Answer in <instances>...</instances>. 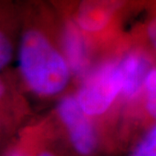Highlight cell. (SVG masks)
I'll return each mask as SVG.
<instances>
[{"label":"cell","instance_id":"cell-1","mask_svg":"<svg viewBox=\"0 0 156 156\" xmlns=\"http://www.w3.org/2000/svg\"><path fill=\"white\" fill-rule=\"evenodd\" d=\"M18 62L23 78L37 95L59 94L69 83L71 71L65 56L37 30L30 29L23 35Z\"/></svg>","mask_w":156,"mask_h":156},{"label":"cell","instance_id":"cell-2","mask_svg":"<svg viewBox=\"0 0 156 156\" xmlns=\"http://www.w3.org/2000/svg\"><path fill=\"white\" fill-rule=\"evenodd\" d=\"M58 128L71 156H103L111 146L99 126L80 106L76 97L67 95L56 109Z\"/></svg>","mask_w":156,"mask_h":156},{"label":"cell","instance_id":"cell-3","mask_svg":"<svg viewBox=\"0 0 156 156\" xmlns=\"http://www.w3.org/2000/svg\"><path fill=\"white\" fill-rule=\"evenodd\" d=\"M122 73L120 62L101 64L89 73L79 88L76 99L80 106L101 131V118L106 115L118 95L122 94Z\"/></svg>","mask_w":156,"mask_h":156},{"label":"cell","instance_id":"cell-4","mask_svg":"<svg viewBox=\"0 0 156 156\" xmlns=\"http://www.w3.org/2000/svg\"><path fill=\"white\" fill-rule=\"evenodd\" d=\"M122 73V94L126 99H133L144 89L146 79L154 66L153 58L142 50L129 52L120 61Z\"/></svg>","mask_w":156,"mask_h":156},{"label":"cell","instance_id":"cell-5","mask_svg":"<svg viewBox=\"0 0 156 156\" xmlns=\"http://www.w3.org/2000/svg\"><path fill=\"white\" fill-rule=\"evenodd\" d=\"M128 0H80L76 22L83 30L97 32L106 28Z\"/></svg>","mask_w":156,"mask_h":156},{"label":"cell","instance_id":"cell-6","mask_svg":"<svg viewBox=\"0 0 156 156\" xmlns=\"http://www.w3.org/2000/svg\"><path fill=\"white\" fill-rule=\"evenodd\" d=\"M82 30L76 20H69L62 32L64 56L70 71L77 76H83L89 63L87 43Z\"/></svg>","mask_w":156,"mask_h":156},{"label":"cell","instance_id":"cell-7","mask_svg":"<svg viewBox=\"0 0 156 156\" xmlns=\"http://www.w3.org/2000/svg\"><path fill=\"white\" fill-rule=\"evenodd\" d=\"M56 140L49 128L37 127L25 132L18 143L25 156H71Z\"/></svg>","mask_w":156,"mask_h":156},{"label":"cell","instance_id":"cell-8","mask_svg":"<svg viewBox=\"0 0 156 156\" xmlns=\"http://www.w3.org/2000/svg\"><path fill=\"white\" fill-rule=\"evenodd\" d=\"M145 101L143 112L136 121V137L156 123V66L154 65L146 79L144 85Z\"/></svg>","mask_w":156,"mask_h":156},{"label":"cell","instance_id":"cell-9","mask_svg":"<svg viewBox=\"0 0 156 156\" xmlns=\"http://www.w3.org/2000/svg\"><path fill=\"white\" fill-rule=\"evenodd\" d=\"M126 156H156V123L133 140Z\"/></svg>","mask_w":156,"mask_h":156},{"label":"cell","instance_id":"cell-10","mask_svg":"<svg viewBox=\"0 0 156 156\" xmlns=\"http://www.w3.org/2000/svg\"><path fill=\"white\" fill-rule=\"evenodd\" d=\"M12 44L10 37L4 31L0 35V68L5 69L10 63L12 58Z\"/></svg>","mask_w":156,"mask_h":156},{"label":"cell","instance_id":"cell-11","mask_svg":"<svg viewBox=\"0 0 156 156\" xmlns=\"http://www.w3.org/2000/svg\"><path fill=\"white\" fill-rule=\"evenodd\" d=\"M144 36L148 49L156 58V14L146 23Z\"/></svg>","mask_w":156,"mask_h":156},{"label":"cell","instance_id":"cell-12","mask_svg":"<svg viewBox=\"0 0 156 156\" xmlns=\"http://www.w3.org/2000/svg\"><path fill=\"white\" fill-rule=\"evenodd\" d=\"M3 156H25L23 152L21 147L19 145V143H17L16 145H11L9 147V148L5 152Z\"/></svg>","mask_w":156,"mask_h":156},{"label":"cell","instance_id":"cell-13","mask_svg":"<svg viewBox=\"0 0 156 156\" xmlns=\"http://www.w3.org/2000/svg\"><path fill=\"white\" fill-rule=\"evenodd\" d=\"M151 3H152V6H153L154 11L156 14V0H151Z\"/></svg>","mask_w":156,"mask_h":156}]
</instances>
